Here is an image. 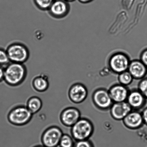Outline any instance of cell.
Masks as SVG:
<instances>
[{
  "label": "cell",
  "mask_w": 147,
  "mask_h": 147,
  "mask_svg": "<svg viewBox=\"0 0 147 147\" xmlns=\"http://www.w3.org/2000/svg\"><path fill=\"white\" fill-rule=\"evenodd\" d=\"M27 74L24 64L10 62L4 68V82L10 86H18L24 82Z\"/></svg>",
  "instance_id": "obj_1"
},
{
  "label": "cell",
  "mask_w": 147,
  "mask_h": 147,
  "mask_svg": "<svg viewBox=\"0 0 147 147\" xmlns=\"http://www.w3.org/2000/svg\"><path fill=\"white\" fill-rule=\"evenodd\" d=\"M6 50L10 62L24 64L29 58V50L25 44L21 42H12L9 45Z\"/></svg>",
  "instance_id": "obj_2"
},
{
  "label": "cell",
  "mask_w": 147,
  "mask_h": 147,
  "mask_svg": "<svg viewBox=\"0 0 147 147\" xmlns=\"http://www.w3.org/2000/svg\"><path fill=\"white\" fill-rule=\"evenodd\" d=\"M94 131L93 124L89 119L81 118L71 129V136L75 141L89 140Z\"/></svg>",
  "instance_id": "obj_3"
},
{
  "label": "cell",
  "mask_w": 147,
  "mask_h": 147,
  "mask_svg": "<svg viewBox=\"0 0 147 147\" xmlns=\"http://www.w3.org/2000/svg\"><path fill=\"white\" fill-rule=\"evenodd\" d=\"M33 114L26 106H19L11 109L7 115V119L11 124L16 126H23L29 123Z\"/></svg>",
  "instance_id": "obj_4"
},
{
  "label": "cell",
  "mask_w": 147,
  "mask_h": 147,
  "mask_svg": "<svg viewBox=\"0 0 147 147\" xmlns=\"http://www.w3.org/2000/svg\"><path fill=\"white\" fill-rule=\"evenodd\" d=\"M130 62L127 55L119 52L115 53L109 57V65L112 72L119 74L128 70Z\"/></svg>",
  "instance_id": "obj_5"
},
{
  "label": "cell",
  "mask_w": 147,
  "mask_h": 147,
  "mask_svg": "<svg viewBox=\"0 0 147 147\" xmlns=\"http://www.w3.org/2000/svg\"><path fill=\"white\" fill-rule=\"evenodd\" d=\"M63 134L62 129L58 126H52L47 128L42 135V145L45 147H57Z\"/></svg>",
  "instance_id": "obj_6"
},
{
  "label": "cell",
  "mask_w": 147,
  "mask_h": 147,
  "mask_svg": "<svg viewBox=\"0 0 147 147\" xmlns=\"http://www.w3.org/2000/svg\"><path fill=\"white\" fill-rule=\"evenodd\" d=\"M94 104L101 110L110 109L113 102L109 94V90L104 88L96 89L92 96Z\"/></svg>",
  "instance_id": "obj_7"
},
{
  "label": "cell",
  "mask_w": 147,
  "mask_h": 147,
  "mask_svg": "<svg viewBox=\"0 0 147 147\" xmlns=\"http://www.w3.org/2000/svg\"><path fill=\"white\" fill-rule=\"evenodd\" d=\"M70 9L69 3L64 0H54L47 11L53 18L61 19L68 15Z\"/></svg>",
  "instance_id": "obj_8"
},
{
  "label": "cell",
  "mask_w": 147,
  "mask_h": 147,
  "mask_svg": "<svg viewBox=\"0 0 147 147\" xmlns=\"http://www.w3.org/2000/svg\"><path fill=\"white\" fill-rule=\"evenodd\" d=\"M88 91L84 85L76 83L70 86L68 91V96L73 103L80 104L86 100L87 97Z\"/></svg>",
  "instance_id": "obj_9"
},
{
  "label": "cell",
  "mask_w": 147,
  "mask_h": 147,
  "mask_svg": "<svg viewBox=\"0 0 147 147\" xmlns=\"http://www.w3.org/2000/svg\"><path fill=\"white\" fill-rule=\"evenodd\" d=\"M81 117L80 111L76 107H69L63 109L60 115V120L64 126L71 127Z\"/></svg>",
  "instance_id": "obj_10"
},
{
  "label": "cell",
  "mask_w": 147,
  "mask_h": 147,
  "mask_svg": "<svg viewBox=\"0 0 147 147\" xmlns=\"http://www.w3.org/2000/svg\"><path fill=\"white\" fill-rule=\"evenodd\" d=\"M147 99L138 89L129 91L126 102L132 110L139 111L146 105Z\"/></svg>",
  "instance_id": "obj_11"
},
{
  "label": "cell",
  "mask_w": 147,
  "mask_h": 147,
  "mask_svg": "<svg viewBox=\"0 0 147 147\" xmlns=\"http://www.w3.org/2000/svg\"><path fill=\"white\" fill-rule=\"evenodd\" d=\"M132 110L126 101L113 103L110 109L111 116L117 121L123 120Z\"/></svg>",
  "instance_id": "obj_12"
},
{
  "label": "cell",
  "mask_w": 147,
  "mask_h": 147,
  "mask_svg": "<svg viewBox=\"0 0 147 147\" xmlns=\"http://www.w3.org/2000/svg\"><path fill=\"white\" fill-rule=\"evenodd\" d=\"M122 121L127 128L133 130L139 129L144 125L142 112L138 111L132 110Z\"/></svg>",
  "instance_id": "obj_13"
},
{
  "label": "cell",
  "mask_w": 147,
  "mask_h": 147,
  "mask_svg": "<svg viewBox=\"0 0 147 147\" xmlns=\"http://www.w3.org/2000/svg\"><path fill=\"white\" fill-rule=\"evenodd\" d=\"M108 90L113 103L126 101L129 92L126 86L119 83L113 85Z\"/></svg>",
  "instance_id": "obj_14"
},
{
  "label": "cell",
  "mask_w": 147,
  "mask_h": 147,
  "mask_svg": "<svg viewBox=\"0 0 147 147\" xmlns=\"http://www.w3.org/2000/svg\"><path fill=\"white\" fill-rule=\"evenodd\" d=\"M128 71L134 79L141 80L146 76L147 67L140 60H135L131 61Z\"/></svg>",
  "instance_id": "obj_15"
},
{
  "label": "cell",
  "mask_w": 147,
  "mask_h": 147,
  "mask_svg": "<svg viewBox=\"0 0 147 147\" xmlns=\"http://www.w3.org/2000/svg\"><path fill=\"white\" fill-rule=\"evenodd\" d=\"M32 85L34 90L37 92L46 91L49 86L48 76L44 73L38 75L33 79Z\"/></svg>",
  "instance_id": "obj_16"
},
{
  "label": "cell",
  "mask_w": 147,
  "mask_h": 147,
  "mask_svg": "<svg viewBox=\"0 0 147 147\" xmlns=\"http://www.w3.org/2000/svg\"><path fill=\"white\" fill-rule=\"evenodd\" d=\"M26 106L29 110L34 115L39 111L42 108V101L38 96H32L27 100Z\"/></svg>",
  "instance_id": "obj_17"
},
{
  "label": "cell",
  "mask_w": 147,
  "mask_h": 147,
  "mask_svg": "<svg viewBox=\"0 0 147 147\" xmlns=\"http://www.w3.org/2000/svg\"><path fill=\"white\" fill-rule=\"evenodd\" d=\"M134 79L131 75L128 70L119 74L118 76L119 83L126 86L132 83Z\"/></svg>",
  "instance_id": "obj_18"
},
{
  "label": "cell",
  "mask_w": 147,
  "mask_h": 147,
  "mask_svg": "<svg viewBox=\"0 0 147 147\" xmlns=\"http://www.w3.org/2000/svg\"><path fill=\"white\" fill-rule=\"evenodd\" d=\"M54 0H33L36 7L42 11H47Z\"/></svg>",
  "instance_id": "obj_19"
},
{
  "label": "cell",
  "mask_w": 147,
  "mask_h": 147,
  "mask_svg": "<svg viewBox=\"0 0 147 147\" xmlns=\"http://www.w3.org/2000/svg\"><path fill=\"white\" fill-rule=\"evenodd\" d=\"M75 142L72 137L67 134H63L59 146L60 147H74Z\"/></svg>",
  "instance_id": "obj_20"
},
{
  "label": "cell",
  "mask_w": 147,
  "mask_h": 147,
  "mask_svg": "<svg viewBox=\"0 0 147 147\" xmlns=\"http://www.w3.org/2000/svg\"><path fill=\"white\" fill-rule=\"evenodd\" d=\"M138 89L147 99V78L141 79L138 84Z\"/></svg>",
  "instance_id": "obj_21"
},
{
  "label": "cell",
  "mask_w": 147,
  "mask_h": 147,
  "mask_svg": "<svg viewBox=\"0 0 147 147\" xmlns=\"http://www.w3.org/2000/svg\"><path fill=\"white\" fill-rule=\"evenodd\" d=\"M10 63L6 50L0 49V65L6 66Z\"/></svg>",
  "instance_id": "obj_22"
},
{
  "label": "cell",
  "mask_w": 147,
  "mask_h": 147,
  "mask_svg": "<svg viewBox=\"0 0 147 147\" xmlns=\"http://www.w3.org/2000/svg\"><path fill=\"white\" fill-rule=\"evenodd\" d=\"M74 147H94L93 142L89 140L76 141Z\"/></svg>",
  "instance_id": "obj_23"
},
{
  "label": "cell",
  "mask_w": 147,
  "mask_h": 147,
  "mask_svg": "<svg viewBox=\"0 0 147 147\" xmlns=\"http://www.w3.org/2000/svg\"><path fill=\"white\" fill-rule=\"evenodd\" d=\"M140 60L147 67V48L144 50L141 53Z\"/></svg>",
  "instance_id": "obj_24"
},
{
  "label": "cell",
  "mask_w": 147,
  "mask_h": 147,
  "mask_svg": "<svg viewBox=\"0 0 147 147\" xmlns=\"http://www.w3.org/2000/svg\"><path fill=\"white\" fill-rule=\"evenodd\" d=\"M142 118H143L144 124L147 126V107L144 109L142 112Z\"/></svg>",
  "instance_id": "obj_25"
},
{
  "label": "cell",
  "mask_w": 147,
  "mask_h": 147,
  "mask_svg": "<svg viewBox=\"0 0 147 147\" xmlns=\"http://www.w3.org/2000/svg\"><path fill=\"white\" fill-rule=\"evenodd\" d=\"M4 68L0 66V83L4 81Z\"/></svg>",
  "instance_id": "obj_26"
},
{
  "label": "cell",
  "mask_w": 147,
  "mask_h": 147,
  "mask_svg": "<svg viewBox=\"0 0 147 147\" xmlns=\"http://www.w3.org/2000/svg\"><path fill=\"white\" fill-rule=\"evenodd\" d=\"M78 1L82 3L86 4L92 2L93 0H78Z\"/></svg>",
  "instance_id": "obj_27"
},
{
  "label": "cell",
  "mask_w": 147,
  "mask_h": 147,
  "mask_svg": "<svg viewBox=\"0 0 147 147\" xmlns=\"http://www.w3.org/2000/svg\"><path fill=\"white\" fill-rule=\"evenodd\" d=\"M64 1H67V2L68 3H70V2H73V1H76V0H64Z\"/></svg>",
  "instance_id": "obj_28"
},
{
  "label": "cell",
  "mask_w": 147,
  "mask_h": 147,
  "mask_svg": "<svg viewBox=\"0 0 147 147\" xmlns=\"http://www.w3.org/2000/svg\"><path fill=\"white\" fill-rule=\"evenodd\" d=\"M34 147H45L44 146H43V145H37V146H34Z\"/></svg>",
  "instance_id": "obj_29"
}]
</instances>
